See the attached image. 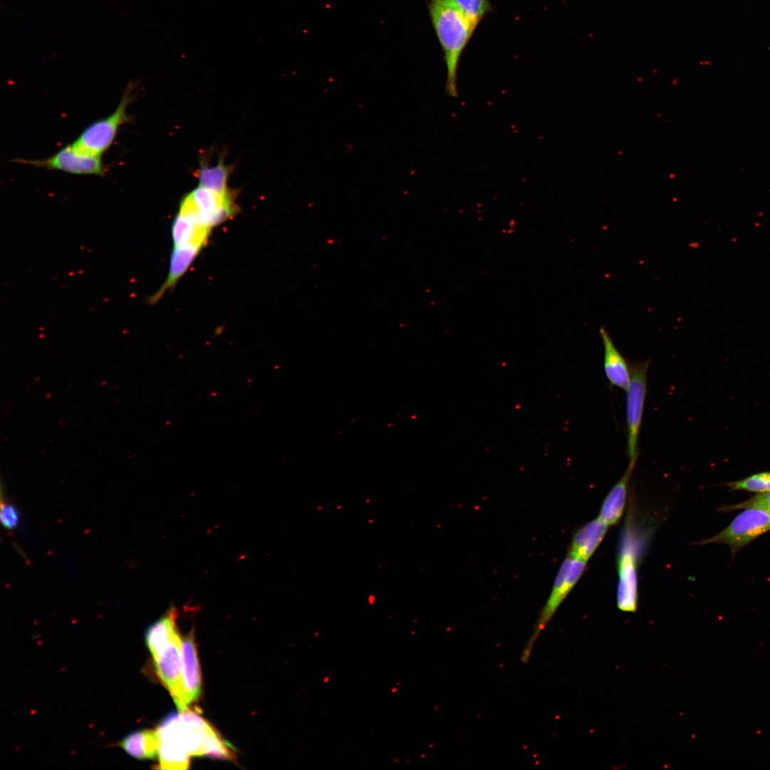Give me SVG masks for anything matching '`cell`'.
I'll use <instances>...</instances> for the list:
<instances>
[{
  "instance_id": "21",
  "label": "cell",
  "mask_w": 770,
  "mask_h": 770,
  "mask_svg": "<svg viewBox=\"0 0 770 770\" xmlns=\"http://www.w3.org/2000/svg\"><path fill=\"white\" fill-rule=\"evenodd\" d=\"M727 486L734 491H747L756 493L770 491V472L752 475L744 479L729 483Z\"/></svg>"
},
{
  "instance_id": "8",
  "label": "cell",
  "mask_w": 770,
  "mask_h": 770,
  "mask_svg": "<svg viewBox=\"0 0 770 770\" xmlns=\"http://www.w3.org/2000/svg\"><path fill=\"white\" fill-rule=\"evenodd\" d=\"M155 669L179 711L188 709L183 684L181 638L178 632L152 653Z\"/></svg>"
},
{
  "instance_id": "4",
  "label": "cell",
  "mask_w": 770,
  "mask_h": 770,
  "mask_svg": "<svg viewBox=\"0 0 770 770\" xmlns=\"http://www.w3.org/2000/svg\"><path fill=\"white\" fill-rule=\"evenodd\" d=\"M133 90L134 85L130 82L115 110L107 117L88 125L71 143L72 145L85 153L101 157L113 144L120 126L131 120L127 111L134 98Z\"/></svg>"
},
{
  "instance_id": "22",
  "label": "cell",
  "mask_w": 770,
  "mask_h": 770,
  "mask_svg": "<svg viewBox=\"0 0 770 770\" xmlns=\"http://www.w3.org/2000/svg\"><path fill=\"white\" fill-rule=\"evenodd\" d=\"M747 508H757L770 513V491L759 493L744 502L724 506L719 511H729Z\"/></svg>"
},
{
  "instance_id": "19",
  "label": "cell",
  "mask_w": 770,
  "mask_h": 770,
  "mask_svg": "<svg viewBox=\"0 0 770 770\" xmlns=\"http://www.w3.org/2000/svg\"><path fill=\"white\" fill-rule=\"evenodd\" d=\"M177 611L171 607L161 618L153 623L145 632V641L150 652L169 640L175 633Z\"/></svg>"
},
{
  "instance_id": "10",
  "label": "cell",
  "mask_w": 770,
  "mask_h": 770,
  "mask_svg": "<svg viewBox=\"0 0 770 770\" xmlns=\"http://www.w3.org/2000/svg\"><path fill=\"white\" fill-rule=\"evenodd\" d=\"M202 222L210 228L225 222L239 210L235 193L221 194L201 186L188 194Z\"/></svg>"
},
{
  "instance_id": "1",
  "label": "cell",
  "mask_w": 770,
  "mask_h": 770,
  "mask_svg": "<svg viewBox=\"0 0 770 770\" xmlns=\"http://www.w3.org/2000/svg\"><path fill=\"white\" fill-rule=\"evenodd\" d=\"M428 7L443 53L447 75L445 91L456 98L460 58L476 28L453 0H428Z\"/></svg>"
},
{
  "instance_id": "6",
  "label": "cell",
  "mask_w": 770,
  "mask_h": 770,
  "mask_svg": "<svg viewBox=\"0 0 770 770\" xmlns=\"http://www.w3.org/2000/svg\"><path fill=\"white\" fill-rule=\"evenodd\" d=\"M769 530L770 513L757 508H747L718 534L695 544H726L734 555L751 541Z\"/></svg>"
},
{
  "instance_id": "20",
  "label": "cell",
  "mask_w": 770,
  "mask_h": 770,
  "mask_svg": "<svg viewBox=\"0 0 770 770\" xmlns=\"http://www.w3.org/2000/svg\"><path fill=\"white\" fill-rule=\"evenodd\" d=\"M477 28L482 19L492 11L490 0H453Z\"/></svg>"
},
{
  "instance_id": "12",
  "label": "cell",
  "mask_w": 770,
  "mask_h": 770,
  "mask_svg": "<svg viewBox=\"0 0 770 770\" xmlns=\"http://www.w3.org/2000/svg\"><path fill=\"white\" fill-rule=\"evenodd\" d=\"M599 334L603 346L605 376L612 386L625 391L631 378L630 364L617 348L605 327H601Z\"/></svg>"
},
{
  "instance_id": "16",
  "label": "cell",
  "mask_w": 770,
  "mask_h": 770,
  "mask_svg": "<svg viewBox=\"0 0 770 770\" xmlns=\"http://www.w3.org/2000/svg\"><path fill=\"white\" fill-rule=\"evenodd\" d=\"M202 247L195 244L174 247L170 255V269L166 280L154 294L148 297L149 304L157 303L165 292L175 287Z\"/></svg>"
},
{
  "instance_id": "17",
  "label": "cell",
  "mask_w": 770,
  "mask_h": 770,
  "mask_svg": "<svg viewBox=\"0 0 770 770\" xmlns=\"http://www.w3.org/2000/svg\"><path fill=\"white\" fill-rule=\"evenodd\" d=\"M120 746L128 754L136 759H153L158 752L157 731L141 730L131 732L122 740Z\"/></svg>"
},
{
  "instance_id": "15",
  "label": "cell",
  "mask_w": 770,
  "mask_h": 770,
  "mask_svg": "<svg viewBox=\"0 0 770 770\" xmlns=\"http://www.w3.org/2000/svg\"><path fill=\"white\" fill-rule=\"evenodd\" d=\"M637 460L629 461L625 473L602 501L598 517L609 526L617 523L624 513L629 483Z\"/></svg>"
},
{
  "instance_id": "18",
  "label": "cell",
  "mask_w": 770,
  "mask_h": 770,
  "mask_svg": "<svg viewBox=\"0 0 770 770\" xmlns=\"http://www.w3.org/2000/svg\"><path fill=\"white\" fill-rule=\"evenodd\" d=\"M231 171L232 168L225 163L223 158L217 164L212 166L207 164L205 158H202L200 168L197 175L199 186L221 194H230L234 192L230 190L227 185V180Z\"/></svg>"
},
{
  "instance_id": "7",
  "label": "cell",
  "mask_w": 770,
  "mask_h": 770,
  "mask_svg": "<svg viewBox=\"0 0 770 770\" xmlns=\"http://www.w3.org/2000/svg\"><path fill=\"white\" fill-rule=\"evenodd\" d=\"M159 769H187L190 755L187 751L183 720L180 713L168 715L157 729Z\"/></svg>"
},
{
  "instance_id": "11",
  "label": "cell",
  "mask_w": 770,
  "mask_h": 770,
  "mask_svg": "<svg viewBox=\"0 0 770 770\" xmlns=\"http://www.w3.org/2000/svg\"><path fill=\"white\" fill-rule=\"evenodd\" d=\"M171 231L175 247L192 244L204 247L208 240L211 228L202 224L192 207L181 203L173 220Z\"/></svg>"
},
{
  "instance_id": "14",
  "label": "cell",
  "mask_w": 770,
  "mask_h": 770,
  "mask_svg": "<svg viewBox=\"0 0 770 770\" xmlns=\"http://www.w3.org/2000/svg\"><path fill=\"white\" fill-rule=\"evenodd\" d=\"M182 674L184 695L188 705L197 699L201 690V676L193 633L181 639Z\"/></svg>"
},
{
  "instance_id": "9",
  "label": "cell",
  "mask_w": 770,
  "mask_h": 770,
  "mask_svg": "<svg viewBox=\"0 0 770 770\" xmlns=\"http://www.w3.org/2000/svg\"><path fill=\"white\" fill-rule=\"evenodd\" d=\"M14 161L19 163L75 175L104 176L106 173V165L103 164L101 157L81 152L75 148L71 143L45 159L28 160L17 158Z\"/></svg>"
},
{
  "instance_id": "2",
  "label": "cell",
  "mask_w": 770,
  "mask_h": 770,
  "mask_svg": "<svg viewBox=\"0 0 770 770\" xmlns=\"http://www.w3.org/2000/svg\"><path fill=\"white\" fill-rule=\"evenodd\" d=\"M642 543L635 525L628 520L622 534L617 562V605L622 612H635L637 609V568Z\"/></svg>"
},
{
  "instance_id": "3",
  "label": "cell",
  "mask_w": 770,
  "mask_h": 770,
  "mask_svg": "<svg viewBox=\"0 0 770 770\" xmlns=\"http://www.w3.org/2000/svg\"><path fill=\"white\" fill-rule=\"evenodd\" d=\"M586 564L587 562L568 555L561 563L550 595L535 621L530 637L523 649L520 660L524 664L528 663L538 636L581 578Z\"/></svg>"
},
{
  "instance_id": "23",
  "label": "cell",
  "mask_w": 770,
  "mask_h": 770,
  "mask_svg": "<svg viewBox=\"0 0 770 770\" xmlns=\"http://www.w3.org/2000/svg\"><path fill=\"white\" fill-rule=\"evenodd\" d=\"M0 518L2 525L8 530L16 529L19 524V513L10 503L1 502Z\"/></svg>"
},
{
  "instance_id": "13",
  "label": "cell",
  "mask_w": 770,
  "mask_h": 770,
  "mask_svg": "<svg viewBox=\"0 0 770 770\" xmlns=\"http://www.w3.org/2000/svg\"><path fill=\"white\" fill-rule=\"evenodd\" d=\"M608 527L599 517L580 527L571 539L568 555L587 562L604 539Z\"/></svg>"
},
{
  "instance_id": "5",
  "label": "cell",
  "mask_w": 770,
  "mask_h": 770,
  "mask_svg": "<svg viewBox=\"0 0 770 770\" xmlns=\"http://www.w3.org/2000/svg\"><path fill=\"white\" fill-rule=\"evenodd\" d=\"M631 378L626 391L627 453L629 461L638 458V442L647 391L650 360L630 364Z\"/></svg>"
}]
</instances>
